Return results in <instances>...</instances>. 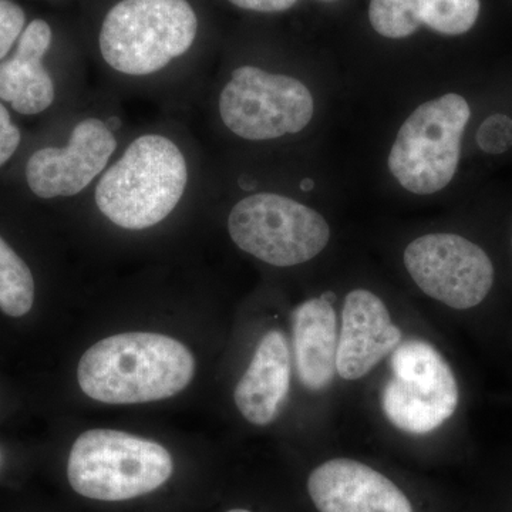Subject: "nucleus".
I'll return each instance as SVG.
<instances>
[{
    "label": "nucleus",
    "mask_w": 512,
    "mask_h": 512,
    "mask_svg": "<svg viewBox=\"0 0 512 512\" xmlns=\"http://www.w3.org/2000/svg\"><path fill=\"white\" fill-rule=\"evenodd\" d=\"M194 373V356L177 339L128 332L100 340L87 350L77 367V382L96 402L138 404L183 392Z\"/></svg>",
    "instance_id": "obj_1"
},
{
    "label": "nucleus",
    "mask_w": 512,
    "mask_h": 512,
    "mask_svg": "<svg viewBox=\"0 0 512 512\" xmlns=\"http://www.w3.org/2000/svg\"><path fill=\"white\" fill-rule=\"evenodd\" d=\"M188 180L190 170L180 147L163 134H144L101 174L94 201L111 224L143 231L173 214Z\"/></svg>",
    "instance_id": "obj_2"
},
{
    "label": "nucleus",
    "mask_w": 512,
    "mask_h": 512,
    "mask_svg": "<svg viewBox=\"0 0 512 512\" xmlns=\"http://www.w3.org/2000/svg\"><path fill=\"white\" fill-rule=\"evenodd\" d=\"M198 18L188 0H121L107 12L101 57L124 76H151L194 45Z\"/></svg>",
    "instance_id": "obj_3"
},
{
    "label": "nucleus",
    "mask_w": 512,
    "mask_h": 512,
    "mask_svg": "<svg viewBox=\"0 0 512 512\" xmlns=\"http://www.w3.org/2000/svg\"><path fill=\"white\" fill-rule=\"evenodd\" d=\"M167 448L124 431H84L74 441L67 478L77 494L124 501L153 493L173 474Z\"/></svg>",
    "instance_id": "obj_4"
},
{
    "label": "nucleus",
    "mask_w": 512,
    "mask_h": 512,
    "mask_svg": "<svg viewBox=\"0 0 512 512\" xmlns=\"http://www.w3.org/2000/svg\"><path fill=\"white\" fill-rule=\"evenodd\" d=\"M473 107L463 94L447 93L421 104L397 134L389 170L404 190L429 195L453 181Z\"/></svg>",
    "instance_id": "obj_5"
},
{
    "label": "nucleus",
    "mask_w": 512,
    "mask_h": 512,
    "mask_svg": "<svg viewBox=\"0 0 512 512\" xmlns=\"http://www.w3.org/2000/svg\"><path fill=\"white\" fill-rule=\"evenodd\" d=\"M228 232L239 249L279 268L311 261L330 239L319 212L274 192L238 201L228 215Z\"/></svg>",
    "instance_id": "obj_6"
},
{
    "label": "nucleus",
    "mask_w": 512,
    "mask_h": 512,
    "mask_svg": "<svg viewBox=\"0 0 512 512\" xmlns=\"http://www.w3.org/2000/svg\"><path fill=\"white\" fill-rule=\"evenodd\" d=\"M220 116L231 133L249 141H268L308 127L315 111L312 93L298 79L242 66L221 92Z\"/></svg>",
    "instance_id": "obj_7"
},
{
    "label": "nucleus",
    "mask_w": 512,
    "mask_h": 512,
    "mask_svg": "<svg viewBox=\"0 0 512 512\" xmlns=\"http://www.w3.org/2000/svg\"><path fill=\"white\" fill-rule=\"evenodd\" d=\"M390 367L393 376L384 386L382 406L397 429L417 436L431 433L456 412V377L430 343H400L393 350Z\"/></svg>",
    "instance_id": "obj_8"
},
{
    "label": "nucleus",
    "mask_w": 512,
    "mask_h": 512,
    "mask_svg": "<svg viewBox=\"0 0 512 512\" xmlns=\"http://www.w3.org/2000/svg\"><path fill=\"white\" fill-rule=\"evenodd\" d=\"M404 265L417 286L450 308L471 309L494 285L490 256L476 242L457 234H429L404 251Z\"/></svg>",
    "instance_id": "obj_9"
},
{
    "label": "nucleus",
    "mask_w": 512,
    "mask_h": 512,
    "mask_svg": "<svg viewBox=\"0 0 512 512\" xmlns=\"http://www.w3.org/2000/svg\"><path fill=\"white\" fill-rule=\"evenodd\" d=\"M116 148V136L103 120L84 119L74 126L66 146L40 148L30 156V191L43 200L79 195L107 170Z\"/></svg>",
    "instance_id": "obj_10"
},
{
    "label": "nucleus",
    "mask_w": 512,
    "mask_h": 512,
    "mask_svg": "<svg viewBox=\"0 0 512 512\" xmlns=\"http://www.w3.org/2000/svg\"><path fill=\"white\" fill-rule=\"evenodd\" d=\"M308 491L320 512H414L393 481L349 458H335L315 468Z\"/></svg>",
    "instance_id": "obj_11"
},
{
    "label": "nucleus",
    "mask_w": 512,
    "mask_h": 512,
    "mask_svg": "<svg viewBox=\"0 0 512 512\" xmlns=\"http://www.w3.org/2000/svg\"><path fill=\"white\" fill-rule=\"evenodd\" d=\"M402 343V332L375 293L356 289L346 296L339 333L336 372L345 380H359Z\"/></svg>",
    "instance_id": "obj_12"
},
{
    "label": "nucleus",
    "mask_w": 512,
    "mask_h": 512,
    "mask_svg": "<svg viewBox=\"0 0 512 512\" xmlns=\"http://www.w3.org/2000/svg\"><path fill=\"white\" fill-rule=\"evenodd\" d=\"M52 37L49 23L33 20L19 37L15 55L0 63V100L25 116L43 113L55 101V83L43 64Z\"/></svg>",
    "instance_id": "obj_13"
},
{
    "label": "nucleus",
    "mask_w": 512,
    "mask_h": 512,
    "mask_svg": "<svg viewBox=\"0 0 512 512\" xmlns=\"http://www.w3.org/2000/svg\"><path fill=\"white\" fill-rule=\"evenodd\" d=\"M291 387V353L278 330L266 333L259 342L247 372L235 387L239 413L255 426L272 423L281 412Z\"/></svg>",
    "instance_id": "obj_14"
},
{
    "label": "nucleus",
    "mask_w": 512,
    "mask_h": 512,
    "mask_svg": "<svg viewBox=\"0 0 512 512\" xmlns=\"http://www.w3.org/2000/svg\"><path fill=\"white\" fill-rule=\"evenodd\" d=\"M296 372L306 389L318 392L333 382L338 357V319L325 296L303 302L292 313Z\"/></svg>",
    "instance_id": "obj_15"
},
{
    "label": "nucleus",
    "mask_w": 512,
    "mask_h": 512,
    "mask_svg": "<svg viewBox=\"0 0 512 512\" xmlns=\"http://www.w3.org/2000/svg\"><path fill=\"white\" fill-rule=\"evenodd\" d=\"M35 279L26 262L0 235V311L23 318L35 303Z\"/></svg>",
    "instance_id": "obj_16"
},
{
    "label": "nucleus",
    "mask_w": 512,
    "mask_h": 512,
    "mask_svg": "<svg viewBox=\"0 0 512 512\" xmlns=\"http://www.w3.org/2000/svg\"><path fill=\"white\" fill-rule=\"evenodd\" d=\"M421 22L444 36H463L481 18V0H416Z\"/></svg>",
    "instance_id": "obj_17"
},
{
    "label": "nucleus",
    "mask_w": 512,
    "mask_h": 512,
    "mask_svg": "<svg viewBox=\"0 0 512 512\" xmlns=\"http://www.w3.org/2000/svg\"><path fill=\"white\" fill-rule=\"evenodd\" d=\"M370 25L387 39H404L420 28L421 16L416 0H370Z\"/></svg>",
    "instance_id": "obj_18"
},
{
    "label": "nucleus",
    "mask_w": 512,
    "mask_h": 512,
    "mask_svg": "<svg viewBox=\"0 0 512 512\" xmlns=\"http://www.w3.org/2000/svg\"><path fill=\"white\" fill-rule=\"evenodd\" d=\"M476 146L487 157H503L512 151V113L491 111L478 124Z\"/></svg>",
    "instance_id": "obj_19"
},
{
    "label": "nucleus",
    "mask_w": 512,
    "mask_h": 512,
    "mask_svg": "<svg viewBox=\"0 0 512 512\" xmlns=\"http://www.w3.org/2000/svg\"><path fill=\"white\" fill-rule=\"evenodd\" d=\"M26 16L18 3L0 0V60L5 59L25 30Z\"/></svg>",
    "instance_id": "obj_20"
},
{
    "label": "nucleus",
    "mask_w": 512,
    "mask_h": 512,
    "mask_svg": "<svg viewBox=\"0 0 512 512\" xmlns=\"http://www.w3.org/2000/svg\"><path fill=\"white\" fill-rule=\"evenodd\" d=\"M22 141L20 130L10 119L8 109L0 101V168L16 153Z\"/></svg>",
    "instance_id": "obj_21"
},
{
    "label": "nucleus",
    "mask_w": 512,
    "mask_h": 512,
    "mask_svg": "<svg viewBox=\"0 0 512 512\" xmlns=\"http://www.w3.org/2000/svg\"><path fill=\"white\" fill-rule=\"evenodd\" d=\"M239 9L252 10V12L278 13L289 10L298 0H228Z\"/></svg>",
    "instance_id": "obj_22"
},
{
    "label": "nucleus",
    "mask_w": 512,
    "mask_h": 512,
    "mask_svg": "<svg viewBox=\"0 0 512 512\" xmlns=\"http://www.w3.org/2000/svg\"><path fill=\"white\" fill-rule=\"evenodd\" d=\"M302 190L309 191L313 188V181L312 180H303V183L301 184Z\"/></svg>",
    "instance_id": "obj_23"
},
{
    "label": "nucleus",
    "mask_w": 512,
    "mask_h": 512,
    "mask_svg": "<svg viewBox=\"0 0 512 512\" xmlns=\"http://www.w3.org/2000/svg\"><path fill=\"white\" fill-rule=\"evenodd\" d=\"M228 512H251V511H247V510H231V511H228Z\"/></svg>",
    "instance_id": "obj_24"
},
{
    "label": "nucleus",
    "mask_w": 512,
    "mask_h": 512,
    "mask_svg": "<svg viewBox=\"0 0 512 512\" xmlns=\"http://www.w3.org/2000/svg\"><path fill=\"white\" fill-rule=\"evenodd\" d=\"M322 2H333V0H322Z\"/></svg>",
    "instance_id": "obj_25"
},
{
    "label": "nucleus",
    "mask_w": 512,
    "mask_h": 512,
    "mask_svg": "<svg viewBox=\"0 0 512 512\" xmlns=\"http://www.w3.org/2000/svg\"><path fill=\"white\" fill-rule=\"evenodd\" d=\"M511 248H512V231H511Z\"/></svg>",
    "instance_id": "obj_26"
},
{
    "label": "nucleus",
    "mask_w": 512,
    "mask_h": 512,
    "mask_svg": "<svg viewBox=\"0 0 512 512\" xmlns=\"http://www.w3.org/2000/svg\"><path fill=\"white\" fill-rule=\"evenodd\" d=\"M0 461H2V453H0Z\"/></svg>",
    "instance_id": "obj_27"
}]
</instances>
